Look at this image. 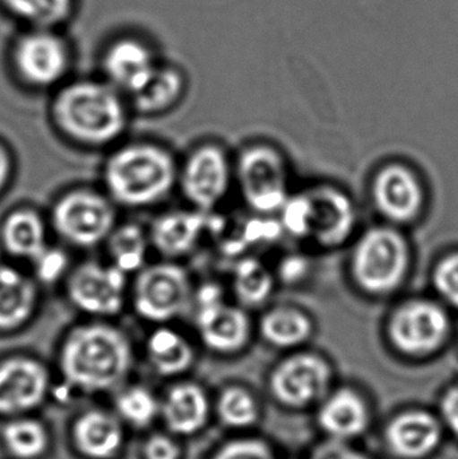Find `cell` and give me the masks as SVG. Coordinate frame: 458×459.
<instances>
[{"label":"cell","instance_id":"obj_1","mask_svg":"<svg viewBox=\"0 0 458 459\" xmlns=\"http://www.w3.org/2000/svg\"><path fill=\"white\" fill-rule=\"evenodd\" d=\"M131 116L128 99L105 80L62 83L48 108L58 136L86 151H108L123 142Z\"/></svg>","mask_w":458,"mask_h":459},{"label":"cell","instance_id":"obj_2","mask_svg":"<svg viewBox=\"0 0 458 459\" xmlns=\"http://www.w3.org/2000/svg\"><path fill=\"white\" fill-rule=\"evenodd\" d=\"M179 159L155 140H123L108 150L101 167V188L118 209L160 206L177 187Z\"/></svg>","mask_w":458,"mask_h":459},{"label":"cell","instance_id":"obj_3","mask_svg":"<svg viewBox=\"0 0 458 459\" xmlns=\"http://www.w3.org/2000/svg\"><path fill=\"white\" fill-rule=\"evenodd\" d=\"M134 350L131 337L113 320L85 318L62 337L58 367L70 387L104 393L131 374Z\"/></svg>","mask_w":458,"mask_h":459},{"label":"cell","instance_id":"obj_4","mask_svg":"<svg viewBox=\"0 0 458 459\" xmlns=\"http://www.w3.org/2000/svg\"><path fill=\"white\" fill-rule=\"evenodd\" d=\"M118 207L102 188L62 191L51 204L48 221L51 234L74 250L102 247L118 221Z\"/></svg>","mask_w":458,"mask_h":459},{"label":"cell","instance_id":"obj_5","mask_svg":"<svg viewBox=\"0 0 458 459\" xmlns=\"http://www.w3.org/2000/svg\"><path fill=\"white\" fill-rule=\"evenodd\" d=\"M195 283L180 261L148 262L131 277L129 307L151 325L172 324L193 307Z\"/></svg>","mask_w":458,"mask_h":459},{"label":"cell","instance_id":"obj_6","mask_svg":"<svg viewBox=\"0 0 458 459\" xmlns=\"http://www.w3.org/2000/svg\"><path fill=\"white\" fill-rule=\"evenodd\" d=\"M131 277L108 259L88 258L73 264L62 282L73 309L85 318L113 320L129 307Z\"/></svg>","mask_w":458,"mask_h":459},{"label":"cell","instance_id":"obj_7","mask_svg":"<svg viewBox=\"0 0 458 459\" xmlns=\"http://www.w3.org/2000/svg\"><path fill=\"white\" fill-rule=\"evenodd\" d=\"M233 186L234 158L222 143H198L179 160L177 191L188 207L212 214L225 204Z\"/></svg>","mask_w":458,"mask_h":459},{"label":"cell","instance_id":"obj_8","mask_svg":"<svg viewBox=\"0 0 458 459\" xmlns=\"http://www.w3.org/2000/svg\"><path fill=\"white\" fill-rule=\"evenodd\" d=\"M194 325L202 344L218 355H236L249 344L253 321L249 310L226 299L222 285L207 281L195 286Z\"/></svg>","mask_w":458,"mask_h":459},{"label":"cell","instance_id":"obj_9","mask_svg":"<svg viewBox=\"0 0 458 459\" xmlns=\"http://www.w3.org/2000/svg\"><path fill=\"white\" fill-rule=\"evenodd\" d=\"M234 186L252 212H280L288 199L287 164L281 153L261 143L242 148L234 158Z\"/></svg>","mask_w":458,"mask_h":459},{"label":"cell","instance_id":"obj_10","mask_svg":"<svg viewBox=\"0 0 458 459\" xmlns=\"http://www.w3.org/2000/svg\"><path fill=\"white\" fill-rule=\"evenodd\" d=\"M409 248L400 232L374 229L366 232L355 247L352 273L363 290L386 294L405 280Z\"/></svg>","mask_w":458,"mask_h":459},{"label":"cell","instance_id":"obj_11","mask_svg":"<svg viewBox=\"0 0 458 459\" xmlns=\"http://www.w3.org/2000/svg\"><path fill=\"white\" fill-rule=\"evenodd\" d=\"M13 59L22 82L37 91L59 88L70 69L69 48L50 29L23 35L13 48Z\"/></svg>","mask_w":458,"mask_h":459},{"label":"cell","instance_id":"obj_12","mask_svg":"<svg viewBox=\"0 0 458 459\" xmlns=\"http://www.w3.org/2000/svg\"><path fill=\"white\" fill-rule=\"evenodd\" d=\"M331 382L333 371L324 359L314 353H298L274 368L269 385L280 403L300 409L322 401Z\"/></svg>","mask_w":458,"mask_h":459},{"label":"cell","instance_id":"obj_13","mask_svg":"<svg viewBox=\"0 0 458 459\" xmlns=\"http://www.w3.org/2000/svg\"><path fill=\"white\" fill-rule=\"evenodd\" d=\"M449 318L430 301H411L393 315L389 333L393 344L409 356L436 352L448 339Z\"/></svg>","mask_w":458,"mask_h":459},{"label":"cell","instance_id":"obj_14","mask_svg":"<svg viewBox=\"0 0 458 459\" xmlns=\"http://www.w3.org/2000/svg\"><path fill=\"white\" fill-rule=\"evenodd\" d=\"M212 214L187 209L169 210L153 218L148 226L151 247L163 259L180 261L193 254L210 230L215 228Z\"/></svg>","mask_w":458,"mask_h":459},{"label":"cell","instance_id":"obj_15","mask_svg":"<svg viewBox=\"0 0 458 459\" xmlns=\"http://www.w3.org/2000/svg\"><path fill=\"white\" fill-rule=\"evenodd\" d=\"M50 391L48 367L30 356L0 363V414L16 415L39 407Z\"/></svg>","mask_w":458,"mask_h":459},{"label":"cell","instance_id":"obj_16","mask_svg":"<svg viewBox=\"0 0 458 459\" xmlns=\"http://www.w3.org/2000/svg\"><path fill=\"white\" fill-rule=\"evenodd\" d=\"M159 65L145 43L125 38L109 46L102 58V73L107 82L129 99L148 82Z\"/></svg>","mask_w":458,"mask_h":459},{"label":"cell","instance_id":"obj_17","mask_svg":"<svg viewBox=\"0 0 458 459\" xmlns=\"http://www.w3.org/2000/svg\"><path fill=\"white\" fill-rule=\"evenodd\" d=\"M443 420L425 410H409L393 418L385 431L387 447L403 459H422L443 441Z\"/></svg>","mask_w":458,"mask_h":459},{"label":"cell","instance_id":"obj_18","mask_svg":"<svg viewBox=\"0 0 458 459\" xmlns=\"http://www.w3.org/2000/svg\"><path fill=\"white\" fill-rule=\"evenodd\" d=\"M42 286L13 264H0V332L26 328L39 312Z\"/></svg>","mask_w":458,"mask_h":459},{"label":"cell","instance_id":"obj_19","mask_svg":"<svg viewBox=\"0 0 458 459\" xmlns=\"http://www.w3.org/2000/svg\"><path fill=\"white\" fill-rule=\"evenodd\" d=\"M374 201L379 212L394 221L409 222L421 212L424 193L413 172L402 166H389L374 182Z\"/></svg>","mask_w":458,"mask_h":459},{"label":"cell","instance_id":"obj_20","mask_svg":"<svg viewBox=\"0 0 458 459\" xmlns=\"http://www.w3.org/2000/svg\"><path fill=\"white\" fill-rule=\"evenodd\" d=\"M48 217L32 207H19L3 220L0 243L15 261L30 264L51 245Z\"/></svg>","mask_w":458,"mask_h":459},{"label":"cell","instance_id":"obj_21","mask_svg":"<svg viewBox=\"0 0 458 459\" xmlns=\"http://www.w3.org/2000/svg\"><path fill=\"white\" fill-rule=\"evenodd\" d=\"M320 402L317 423L333 441H351L365 434L370 426L368 404L351 388L333 391Z\"/></svg>","mask_w":458,"mask_h":459},{"label":"cell","instance_id":"obj_22","mask_svg":"<svg viewBox=\"0 0 458 459\" xmlns=\"http://www.w3.org/2000/svg\"><path fill=\"white\" fill-rule=\"evenodd\" d=\"M308 235L323 245H336L346 239L354 223V212L346 196L333 190L307 194Z\"/></svg>","mask_w":458,"mask_h":459},{"label":"cell","instance_id":"obj_23","mask_svg":"<svg viewBox=\"0 0 458 459\" xmlns=\"http://www.w3.org/2000/svg\"><path fill=\"white\" fill-rule=\"evenodd\" d=\"M160 415L171 433L193 436L207 425L209 396L195 383H180L169 391L160 403Z\"/></svg>","mask_w":458,"mask_h":459},{"label":"cell","instance_id":"obj_24","mask_svg":"<svg viewBox=\"0 0 458 459\" xmlns=\"http://www.w3.org/2000/svg\"><path fill=\"white\" fill-rule=\"evenodd\" d=\"M73 439L78 452L85 457L110 459L123 447V425L109 412L89 410L75 420Z\"/></svg>","mask_w":458,"mask_h":459},{"label":"cell","instance_id":"obj_25","mask_svg":"<svg viewBox=\"0 0 458 459\" xmlns=\"http://www.w3.org/2000/svg\"><path fill=\"white\" fill-rule=\"evenodd\" d=\"M145 355L151 367L161 377L185 374L195 361V348L183 332L172 324L153 325L145 340Z\"/></svg>","mask_w":458,"mask_h":459},{"label":"cell","instance_id":"obj_26","mask_svg":"<svg viewBox=\"0 0 458 459\" xmlns=\"http://www.w3.org/2000/svg\"><path fill=\"white\" fill-rule=\"evenodd\" d=\"M186 93V78L177 67L159 65L148 82L129 97L132 113L144 117L166 115L179 105Z\"/></svg>","mask_w":458,"mask_h":459},{"label":"cell","instance_id":"obj_27","mask_svg":"<svg viewBox=\"0 0 458 459\" xmlns=\"http://www.w3.org/2000/svg\"><path fill=\"white\" fill-rule=\"evenodd\" d=\"M108 261L129 277L148 264L151 247L148 229L136 222H118L104 243Z\"/></svg>","mask_w":458,"mask_h":459},{"label":"cell","instance_id":"obj_28","mask_svg":"<svg viewBox=\"0 0 458 459\" xmlns=\"http://www.w3.org/2000/svg\"><path fill=\"white\" fill-rule=\"evenodd\" d=\"M274 288V277L261 259L242 255L230 272V290L234 301L247 310L268 301Z\"/></svg>","mask_w":458,"mask_h":459},{"label":"cell","instance_id":"obj_29","mask_svg":"<svg viewBox=\"0 0 458 459\" xmlns=\"http://www.w3.org/2000/svg\"><path fill=\"white\" fill-rule=\"evenodd\" d=\"M258 332L276 348H293L303 344L312 333L309 318L293 307H273L261 316Z\"/></svg>","mask_w":458,"mask_h":459},{"label":"cell","instance_id":"obj_30","mask_svg":"<svg viewBox=\"0 0 458 459\" xmlns=\"http://www.w3.org/2000/svg\"><path fill=\"white\" fill-rule=\"evenodd\" d=\"M3 442L13 457L37 459L48 447V433L34 420H16L3 429Z\"/></svg>","mask_w":458,"mask_h":459},{"label":"cell","instance_id":"obj_31","mask_svg":"<svg viewBox=\"0 0 458 459\" xmlns=\"http://www.w3.org/2000/svg\"><path fill=\"white\" fill-rule=\"evenodd\" d=\"M217 411L223 425L231 429L250 428L260 417V409L253 394L238 385L226 388L220 394Z\"/></svg>","mask_w":458,"mask_h":459},{"label":"cell","instance_id":"obj_32","mask_svg":"<svg viewBox=\"0 0 458 459\" xmlns=\"http://www.w3.org/2000/svg\"><path fill=\"white\" fill-rule=\"evenodd\" d=\"M7 10L37 29L62 23L72 13L73 0H2Z\"/></svg>","mask_w":458,"mask_h":459},{"label":"cell","instance_id":"obj_33","mask_svg":"<svg viewBox=\"0 0 458 459\" xmlns=\"http://www.w3.org/2000/svg\"><path fill=\"white\" fill-rule=\"evenodd\" d=\"M116 409L121 420L136 428H147L160 414V403L145 387H131L118 395Z\"/></svg>","mask_w":458,"mask_h":459},{"label":"cell","instance_id":"obj_34","mask_svg":"<svg viewBox=\"0 0 458 459\" xmlns=\"http://www.w3.org/2000/svg\"><path fill=\"white\" fill-rule=\"evenodd\" d=\"M32 277L40 286H54L64 282L72 269L69 253L58 246H48L31 264Z\"/></svg>","mask_w":458,"mask_h":459},{"label":"cell","instance_id":"obj_35","mask_svg":"<svg viewBox=\"0 0 458 459\" xmlns=\"http://www.w3.org/2000/svg\"><path fill=\"white\" fill-rule=\"evenodd\" d=\"M212 459H276L273 450L261 439H236L223 445Z\"/></svg>","mask_w":458,"mask_h":459},{"label":"cell","instance_id":"obj_36","mask_svg":"<svg viewBox=\"0 0 458 459\" xmlns=\"http://www.w3.org/2000/svg\"><path fill=\"white\" fill-rule=\"evenodd\" d=\"M435 285L445 301L458 307V254L446 256L436 267Z\"/></svg>","mask_w":458,"mask_h":459},{"label":"cell","instance_id":"obj_37","mask_svg":"<svg viewBox=\"0 0 458 459\" xmlns=\"http://www.w3.org/2000/svg\"><path fill=\"white\" fill-rule=\"evenodd\" d=\"M143 455L145 459H179L180 447L171 437L155 434L145 442Z\"/></svg>","mask_w":458,"mask_h":459},{"label":"cell","instance_id":"obj_38","mask_svg":"<svg viewBox=\"0 0 458 459\" xmlns=\"http://www.w3.org/2000/svg\"><path fill=\"white\" fill-rule=\"evenodd\" d=\"M311 459H371L359 450L350 447L346 442L333 441L323 445L312 455Z\"/></svg>","mask_w":458,"mask_h":459},{"label":"cell","instance_id":"obj_39","mask_svg":"<svg viewBox=\"0 0 458 459\" xmlns=\"http://www.w3.org/2000/svg\"><path fill=\"white\" fill-rule=\"evenodd\" d=\"M440 407L441 420L458 438V385L446 391Z\"/></svg>","mask_w":458,"mask_h":459},{"label":"cell","instance_id":"obj_40","mask_svg":"<svg viewBox=\"0 0 458 459\" xmlns=\"http://www.w3.org/2000/svg\"><path fill=\"white\" fill-rule=\"evenodd\" d=\"M13 161L10 151L0 143V194L5 190L13 178Z\"/></svg>","mask_w":458,"mask_h":459}]
</instances>
